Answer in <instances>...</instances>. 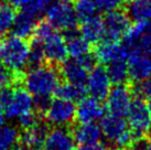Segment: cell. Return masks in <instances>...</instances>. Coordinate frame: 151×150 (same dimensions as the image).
I'll list each match as a JSON object with an SVG mask.
<instances>
[{
  "label": "cell",
  "instance_id": "6da1fadb",
  "mask_svg": "<svg viewBox=\"0 0 151 150\" xmlns=\"http://www.w3.org/2000/svg\"><path fill=\"white\" fill-rule=\"evenodd\" d=\"M27 91L33 97H51L60 85L61 73L53 65H40L32 67L22 75Z\"/></svg>",
  "mask_w": 151,
  "mask_h": 150
},
{
  "label": "cell",
  "instance_id": "7a4b0ae2",
  "mask_svg": "<svg viewBox=\"0 0 151 150\" xmlns=\"http://www.w3.org/2000/svg\"><path fill=\"white\" fill-rule=\"evenodd\" d=\"M30 44L24 39L16 35L6 38L1 43L0 61L16 74H22L29 62Z\"/></svg>",
  "mask_w": 151,
  "mask_h": 150
},
{
  "label": "cell",
  "instance_id": "3957f363",
  "mask_svg": "<svg viewBox=\"0 0 151 150\" xmlns=\"http://www.w3.org/2000/svg\"><path fill=\"white\" fill-rule=\"evenodd\" d=\"M101 129L103 136L117 149H130L134 141V136L129 128L125 117L107 114L101 117Z\"/></svg>",
  "mask_w": 151,
  "mask_h": 150
},
{
  "label": "cell",
  "instance_id": "277c9868",
  "mask_svg": "<svg viewBox=\"0 0 151 150\" xmlns=\"http://www.w3.org/2000/svg\"><path fill=\"white\" fill-rule=\"evenodd\" d=\"M46 20L55 30L65 32L75 30L78 25V18L74 7L68 0H56L51 2L46 10Z\"/></svg>",
  "mask_w": 151,
  "mask_h": 150
},
{
  "label": "cell",
  "instance_id": "5b68a950",
  "mask_svg": "<svg viewBox=\"0 0 151 150\" xmlns=\"http://www.w3.org/2000/svg\"><path fill=\"white\" fill-rule=\"evenodd\" d=\"M128 125L134 138L145 137L151 125V112L142 97L132 98L128 114Z\"/></svg>",
  "mask_w": 151,
  "mask_h": 150
},
{
  "label": "cell",
  "instance_id": "8992f818",
  "mask_svg": "<svg viewBox=\"0 0 151 150\" xmlns=\"http://www.w3.org/2000/svg\"><path fill=\"white\" fill-rule=\"evenodd\" d=\"M75 112L76 106L74 102L56 97L51 100L44 116L51 125L55 127H65L75 119Z\"/></svg>",
  "mask_w": 151,
  "mask_h": 150
},
{
  "label": "cell",
  "instance_id": "52a82bcc",
  "mask_svg": "<svg viewBox=\"0 0 151 150\" xmlns=\"http://www.w3.org/2000/svg\"><path fill=\"white\" fill-rule=\"evenodd\" d=\"M105 25V39L107 41H120L131 25V19L126 10L116 9L106 13L103 19Z\"/></svg>",
  "mask_w": 151,
  "mask_h": 150
},
{
  "label": "cell",
  "instance_id": "ba28073f",
  "mask_svg": "<svg viewBox=\"0 0 151 150\" xmlns=\"http://www.w3.org/2000/svg\"><path fill=\"white\" fill-rule=\"evenodd\" d=\"M132 102V93L125 84H117L110 88L106 97V108L109 114L116 116L127 117Z\"/></svg>",
  "mask_w": 151,
  "mask_h": 150
},
{
  "label": "cell",
  "instance_id": "9c48e42d",
  "mask_svg": "<svg viewBox=\"0 0 151 150\" xmlns=\"http://www.w3.org/2000/svg\"><path fill=\"white\" fill-rule=\"evenodd\" d=\"M34 107L33 96L27 88H13L12 95L7 104L4 106L6 117L9 119H18L20 116L32 112Z\"/></svg>",
  "mask_w": 151,
  "mask_h": 150
},
{
  "label": "cell",
  "instance_id": "30bf717a",
  "mask_svg": "<svg viewBox=\"0 0 151 150\" xmlns=\"http://www.w3.org/2000/svg\"><path fill=\"white\" fill-rule=\"evenodd\" d=\"M111 88V81L105 67L95 66L88 73L86 91L89 95L98 100H104Z\"/></svg>",
  "mask_w": 151,
  "mask_h": 150
},
{
  "label": "cell",
  "instance_id": "8fae6325",
  "mask_svg": "<svg viewBox=\"0 0 151 150\" xmlns=\"http://www.w3.org/2000/svg\"><path fill=\"white\" fill-rule=\"evenodd\" d=\"M45 61L50 64H62L67 58L68 52L66 48L65 38L56 30L42 41Z\"/></svg>",
  "mask_w": 151,
  "mask_h": 150
},
{
  "label": "cell",
  "instance_id": "7c38bea8",
  "mask_svg": "<svg viewBox=\"0 0 151 150\" xmlns=\"http://www.w3.org/2000/svg\"><path fill=\"white\" fill-rule=\"evenodd\" d=\"M96 45L94 54L97 58V62L108 64L116 60H128L129 50L124 43H120L119 41L103 40Z\"/></svg>",
  "mask_w": 151,
  "mask_h": 150
},
{
  "label": "cell",
  "instance_id": "4fadbf2b",
  "mask_svg": "<svg viewBox=\"0 0 151 150\" xmlns=\"http://www.w3.org/2000/svg\"><path fill=\"white\" fill-rule=\"evenodd\" d=\"M129 79L134 83H140L151 75V58L139 51L130 52L128 60Z\"/></svg>",
  "mask_w": 151,
  "mask_h": 150
},
{
  "label": "cell",
  "instance_id": "5bb4252c",
  "mask_svg": "<svg viewBox=\"0 0 151 150\" xmlns=\"http://www.w3.org/2000/svg\"><path fill=\"white\" fill-rule=\"evenodd\" d=\"M104 112L105 108L103 107L101 100L92 96L83 97L78 100V104L76 106L75 119L78 123H95L98 119H101Z\"/></svg>",
  "mask_w": 151,
  "mask_h": 150
},
{
  "label": "cell",
  "instance_id": "9a60e30c",
  "mask_svg": "<svg viewBox=\"0 0 151 150\" xmlns=\"http://www.w3.org/2000/svg\"><path fill=\"white\" fill-rule=\"evenodd\" d=\"M75 139L68 129L55 127L46 135L43 150H75Z\"/></svg>",
  "mask_w": 151,
  "mask_h": 150
},
{
  "label": "cell",
  "instance_id": "2e32d148",
  "mask_svg": "<svg viewBox=\"0 0 151 150\" xmlns=\"http://www.w3.org/2000/svg\"><path fill=\"white\" fill-rule=\"evenodd\" d=\"M60 73H61V76H63V79L68 83L86 87L89 71L77 58H72L71 60H65L62 63Z\"/></svg>",
  "mask_w": 151,
  "mask_h": 150
},
{
  "label": "cell",
  "instance_id": "e0dca14e",
  "mask_svg": "<svg viewBox=\"0 0 151 150\" xmlns=\"http://www.w3.org/2000/svg\"><path fill=\"white\" fill-rule=\"evenodd\" d=\"M47 133L49 129L45 124L37 123L32 127L24 129L23 133L20 136L22 146L31 150H43V145Z\"/></svg>",
  "mask_w": 151,
  "mask_h": 150
},
{
  "label": "cell",
  "instance_id": "ac0fdd59",
  "mask_svg": "<svg viewBox=\"0 0 151 150\" xmlns=\"http://www.w3.org/2000/svg\"><path fill=\"white\" fill-rule=\"evenodd\" d=\"M80 33L87 42H89L91 44L96 45L105 39L104 21L97 16L89 18L85 21H82Z\"/></svg>",
  "mask_w": 151,
  "mask_h": 150
},
{
  "label": "cell",
  "instance_id": "d6986e66",
  "mask_svg": "<svg viewBox=\"0 0 151 150\" xmlns=\"http://www.w3.org/2000/svg\"><path fill=\"white\" fill-rule=\"evenodd\" d=\"M73 136L78 145H89L99 142L103 133L101 126L96 123H80V125L74 128Z\"/></svg>",
  "mask_w": 151,
  "mask_h": 150
},
{
  "label": "cell",
  "instance_id": "ffe728a7",
  "mask_svg": "<svg viewBox=\"0 0 151 150\" xmlns=\"http://www.w3.org/2000/svg\"><path fill=\"white\" fill-rule=\"evenodd\" d=\"M37 23L38 22H37L35 17L21 10L14 18L12 28H11L12 34L16 37L22 38L24 40L28 38H32Z\"/></svg>",
  "mask_w": 151,
  "mask_h": 150
},
{
  "label": "cell",
  "instance_id": "44dd1931",
  "mask_svg": "<svg viewBox=\"0 0 151 150\" xmlns=\"http://www.w3.org/2000/svg\"><path fill=\"white\" fill-rule=\"evenodd\" d=\"M66 48L68 55L73 58H80L91 52V43L87 42L82 37L80 32H76L75 30L67 31L65 35Z\"/></svg>",
  "mask_w": 151,
  "mask_h": 150
},
{
  "label": "cell",
  "instance_id": "7402d4cb",
  "mask_svg": "<svg viewBox=\"0 0 151 150\" xmlns=\"http://www.w3.org/2000/svg\"><path fill=\"white\" fill-rule=\"evenodd\" d=\"M126 12L134 21H150L151 0H128Z\"/></svg>",
  "mask_w": 151,
  "mask_h": 150
},
{
  "label": "cell",
  "instance_id": "603a6c76",
  "mask_svg": "<svg viewBox=\"0 0 151 150\" xmlns=\"http://www.w3.org/2000/svg\"><path fill=\"white\" fill-rule=\"evenodd\" d=\"M106 71L109 75L111 83L115 85L117 84H125L129 79L128 74V63L127 60H116L113 62L106 64Z\"/></svg>",
  "mask_w": 151,
  "mask_h": 150
},
{
  "label": "cell",
  "instance_id": "cb8c5ba5",
  "mask_svg": "<svg viewBox=\"0 0 151 150\" xmlns=\"http://www.w3.org/2000/svg\"><path fill=\"white\" fill-rule=\"evenodd\" d=\"M86 87L85 86H78L72 83H60L55 91L56 97L63 98V100H71V102H78L85 96Z\"/></svg>",
  "mask_w": 151,
  "mask_h": 150
},
{
  "label": "cell",
  "instance_id": "d4e9b609",
  "mask_svg": "<svg viewBox=\"0 0 151 150\" xmlns=\"http://www.w3.org/2000/svg\"><path fill=\"white\" fill-rule=\"evenodd\" d=\"M16 9L9 2H0V37L11 30L16 18Z\"/></svg>",
  "mask_w": 151,
  "mask_h": 150
},
{
  "label": "cell",
  "instance_id": "484cf974",
  "mask_svg": "<svg viewBox=\"0 0 151 150\" xmlns=\"http://www.w3.org/2000/svg\"><path fill=\"white\" fill-rule=\"evenodd\" d=\"M20 135L16 127L4 125L0 127V150H11L17 147Z\"/></svg>",
  "mask_w": 151,
  "mask_h": 150
},
{
  "label": "cell",
  "instance_id": "4316f807",
  "mask_svg": "<svg viewBox=\"0 0 151 150\" xmlns=\"http://www.w3.org/2000/svg\"><path fill=\"white\" fill-rule=\"evenodd\" d=\"M73 7L78 21H85L96 16L97 6L94 0H73Z\"/></svg>",
  "mask_w": 151,
  "mask_h": 150
},
{
  "label": "cell",
  "instance_id": "83f0119b",
  "mask_svg": "<svg viewBox=\"0 0 151 150\" xmlns=\"http://www.w3.org/2000/svg\"><path fill=\"white\" fill-rule=\"evenodd\" d=\"M44 61H45V56H44L42 42L32 37V40H31V43H30L29 62H28V64L31 67H35L43 65Z\"/></svg>",
  "mask_w": 151,
  "mask_h": 150
},
{
  "label": "cell",
  "instance_id": "f1b7e54d",
  "mask_svg": "<svg viewBox=\"0 0 151 150\" xmlns=\"http://www.w3.org/2000/svg\"><path fill=\"white\" fill-rule=\"evenodd\" d=\"M51 4V0H31L29 4L21 10L32 14L33 17H39L42 13L46 12V10Z\"/></svg>",
  "mask_w": 151,
  "mask_h": 150
},
{
  "label": "cell",
  "instance_id": "f546056e",
  "mask_svg": "<svg viewBox=\"0 0 151 150\" xmlns=\"http://www.w3.org/2000/svg\"><path fill=\"white\" fill-rule=\"evenodd\" d=\"M22 79V74H16L10 71L8 67L0 64V89L11 86L16 81Z\"/></svg>",
  "mask_w": 151,
  "mask_h": 150
},
{
  "label": "cell",
  "instance_id": "4dcf8cb0",
  "mask_svg": "<svg viewBox=\"0 0 151 150\" xmlns=\"http://www.w3.org/2000/svg\"><path fill=\"white\" fill-rule=\"evenodd\" d=\"M97 6V9L103 12H109L122 7L124 0H94Z\"/></svg>",
  "mask_w": 151,
  "mask_h": 150
},
{
  "label": "cell",
  "instance_id": "1f68e13d",
  "mask_svg": "<svg viewBox=\"0 0 151 150\" xmlns=\"http://www.w3.org/2000/svg\"><path fill=\"white\" fill-rule=\"evenodd\" d=\"M134 88H136V93L138 94L139 97L150 100L151 98V75L148 79H145V81L137 84Z\"/></svg>",
  "mask_w": 151,
  "mask_h": 150
},
{
  "label": "cell",
  "instance_id": "d6a6232c",
  "mask_svg": "<svg viewBox=\"0 0 151 150\" xmlns=\"http://www.w3.org/2000/svg\"><path fill=\"white\" fill-rule=\"evenodd\" d=\"M19 120V124H20V127L23 128V129H28L30 127H32L33 125H35L38 123V119H37V115L32 112H28V114H24L18 118Z\"/></svg>",
  "mask_w": 151,
  "mask_h": 150
},
{
  "label": "cell",
  "instance_id": "836d02e7",
  "mask_svg": "<svg viewBox=\"0 0 151 150\" xmlns=\"http://www.w3.org/2000/svg\"><path fill=\"white\" fill-rule=\"evenodd\" d=\"M75 150H109L105 145L101 142H95V144H89V145H80L78 148Z\"/></svg>",
  "mask_w": 151,
  "mask_h": 150
},
{
  "label": "cell",
  "instance_id": "e575fe53",
  "mask_svg": "<svg viewBox=\"0 0 151 150\" xmlns=\"http://www.w3.org/2000/svg\"><path fill=\"white\" fill-rule=\"evenodd\" d=\"M30 1H31V0H8L9 4H12L14 8H18V9L24 8Z\"/></svg>",
  "mask_w": 151,
  "mask_h": 150
},
{
  "label": "cell",
  "instance_id": "d590c367",
  "mask_svg": "<svg viewBox=\"0 0 151 150\" xmlns=\"http://www.w3.org/2000/svg\"><path fill=\"white\" fill-rule=\"evenodd\" d=\"M6 114H4V109L2 107V105L0 104V127L4 125V120H6Z\"/></svg>",
  "mask_w": 151,
  "mask_h": 150
},
{
  "label": "cell",
  "instance_id": "8d00e7d4",
  "mask_svg": "<svg viewBox=\"0 0 151 150\" xmlns=\"http://www.w3.org/2000/svg\"><path fill=\"white\" fill-rule=\"evenodd\" d=\"M143 150H151V139H148L147 145L143 148Z\"/></svg>",
  "mask_w": 151,
  "mask_h": 150
},
{
  "label": "cell",
  "instance_id": "74e56055",
  "mask_svg": "<svg viewBox=\"0 0 151 150\" xmlns=\"http://www.w3.org/2000/svg\"><path fill=\"white\" fill-rule=\"evenodd\" d=\"M11 150H31V149H29V148H27V147H24V146H22V147H14V148Z\"/></svg>",
  "mask_w": 151,
  "mask_h": 150
},
{
  "label": "cell",
  "instance_id": "f35d334b",
  "mask_svg": "<svg viewBox=\"0 0 151 150\" xmlns=\"http://www.w3.org/2000/svg\"><path fill=\"white\" fill-rule=\"evenodd\" d=\"M148 108H149V110H150V112H151V98L149 100V102H148Z\"/></svg>",
  "mask_w": 151,
  "mask_h": 150
},
{
  "label": "cell",
  "instance_id": "ab89813d",
  "mask_svg": "<svg viewBox=\"0 0 151 150\" xmlns=\"http://www.w3.org/2000/svg\"><path fill=\"white\" fill-rule=\"evenodd\" d=\"M148 133H149V136H150V138H151V125H150V128H149V131H148Z\"/></svg>",
  "mask_w": 151,
  "mask_h": 150
},
{
  "label": "cell",
  "instance_id": "60d3db41",
  "mask_svg": "<svg viewBox=\"0 0 151 150\" xmlns=\"http://www.w3.org/2000/svg\"><path fill=\"white\" fill-rule=\"evenodd\" d=\"M0 49H1V42H0Z\"/></svg>",
  "mask_w": 151,
  "mask_h": 150
},
{
  "label": "cell",
  "instance_id": "b9f144b4",
  "mask_svg": "<svg viewBox=\"0 0 151 150\" xmlns=\"http://www.w3.org/2000/svg\"><path fill=\"white\" fill-rule=\"evenodd\" d=\"M124 1H125V0H124ZM126 1H128V0H126Z\"/></svg>",
  "mask_w": 151,
  "mask_h": 150
}]
</instances>
